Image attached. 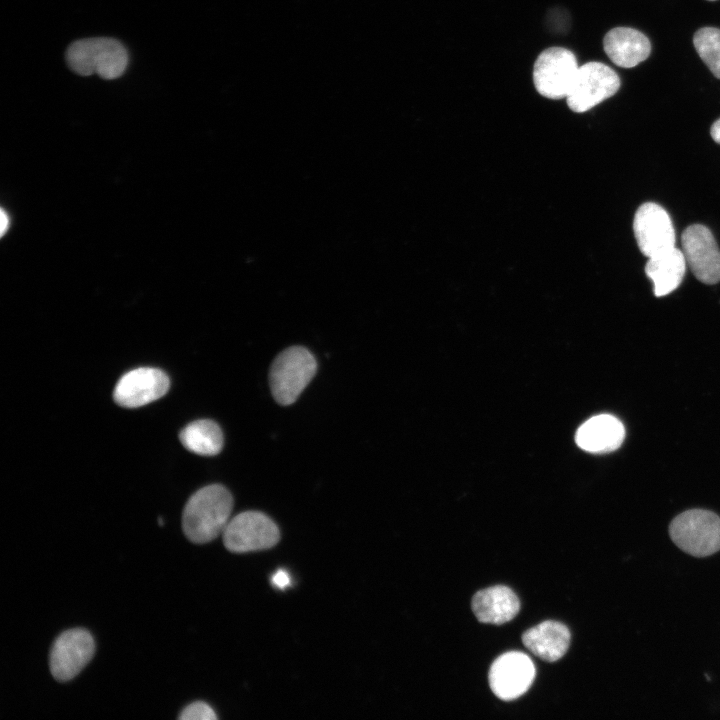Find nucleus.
<instances>
[{"label": "nucleus", "mask_w": 720, "mask_h": 720, "mask_svg": "<svg viewBox=\"0 0 720 720\" xmlns=\"http://www.w3.org/2000/svg\"><path fill=\"white\" fill-rule=\"evenodd\" d=\"M95 653L94 638L82 628L62 632L54 641L49 657L54 679L66 682L77 676Z\"/></svg>", "instance_id": "8"}, {"label": "nucleus", "mask_w": 720, "mask_h": 720, "mask_svg": "<svg viewBox=\"0 0 720 720\" xmlns=\"http://www.w3.org/2000/svg\"><path fill=\"white\" fill-rule=\"evenodd\" d=\"M178 718L180 720H215L217 715L210 705L197 701L186 706Z\"/></svg>", "instance_id": "20"}, {"label": "nucleus", "mask_w": 720, "mask_h": 720, "mask_svg": "<svg viewBox=\"0 0 720 720\" xmlns=\"http://www.w3.org/2000/svg\"><path fill=\"white\" fill-rule=\"evenodd\" d=\"M570 638V631L564 624L549 620L528 629L522 635V642L535 656L554 662L567 652Z\"/></svg>", "instance_id": "16"}, {"label": "nucleus", "mask_w": 720, "mask_h": 720, "mask_svg": "<svg viewBox=\"0 0 720 720\" xmlns=\"http://www.w3.org/2000/svg\"><path fill=\"white\" fill-rule=\"evenodd\" d=\"M535 674L534 664L526 654L511 651L493 662L489 671V684L498 698L510 701L528 691Z\"/></svg>", "instance_id": "11"}, {"label": "nucleus", "mask_w": 720, "mask_h": 720, "mask_svg": "<svg viewBox=\"0 0 720 720\" xmlns=\"http://www.w3.org/2000/svg\"><path fill=\"white\" fill-rule=\"evenodd\" d=\"M222 534L225 547L235 553L268 549L276 545L280 538L274 521L257 511L236 515L229 520Z\"/></svg>", "instance_id": "7"}, {"label": "nucleus", "mask_w": 720, "mask_h": 720, "mask_svg": "<svg viewBox=\"0 0 720 720\" xmlns=\"http://www.w3.org/2000/svg\"><path fill=\"white\" fill-rule=\"evenodd\" d=\"M316 370V360L306 348L292 346L285 349L275 358L269 373L274 399L281 405L294 403Z\"/></svg>", "instance_id": "3"}, {"label": "nucleus", "mask_w": 720, "mask_h": 720, "mask_svg": "<svg viewBox=\"0 0 720 720\" xmlns=\"http://www.w3.org/2000/svg\"><path fill=\"white\" fill-rule=\"evenodd\" d=\"M65 57L76 74L89 76L96 73L105 80L120 77L128 66L126 48L109 37L76 40L68 46Z\"/></svg>", "instance_id": "2"}, {"label": "nucleus", "mask_w": 720, "mask_h": 720, "mask_svg": "<svg viewBox=\"0 0 720 720\" xmlns=\"http://www.w3.org/2000/svg\"><path fill=\"white\" fill-rule=\"evenodd\" d=\"M625 437L622 422L609 414H600L585 421L576 432L577 445L590 453H607L620 447Z\"/></svg>", "instance_id": "13"}, {"label": "nucleus", "mask_w": 720, "mask_h": 720, "mask_svg": "<svg viewBox=\"0 0 720 720\" xmlns=\"http://www.w3.org/2000/svg\"><path fill=\"white\" fill-rule=\"evenodd\" d=\"M233 507L231 493L222 485L212 484L196 491L182 513V529L193 543L212 541L223 533Z\"/></svg>", "instance_id": "1"}, {"label": "nucleus", "mask_w": 720, "mask_h": 720, "mask_svg": "<svg viewBox=\"0 0 720 720\" xmlns=\"http://www.w3.org/2000/svg\"><path fill=\"white\" fill-rule=\"evenodd\" d=\"M695 50L716 78L720 79V29L703 27L693 37Z\"/></svg>", "instance_id": "19"}, {"label": "nucleus", "mask_w": 720, "mask_h": 720, "mask_svg": "<svg viewBox=\"0 0 720 720\" xmlns=\"http://www.w3.org/2000/svg\"><path fill=\"white\" fill-rule=\"evenodd\" d=\"M472 610L478 621L499 625L518 614L520 601L512 589L497 585L478 591L472 598Z\"/></svg>", "instance_id": "15"}, {"label": "nucleus", "mask_w": 720, "mask_h": 720, "mask_svg": "<svg viewBox=\"0 0 720 720\" xmlns=\"http://www.w3.org/2000/svg\"><path fill=\"white\" fill-rule=\"evenodd\" d=\"M575 55L563 47L542 51L535 61L533 82L536 90L549 99L566 98L578 71Z\"/></svg>", "instance_id": "5"}, {"label": "nucleus", "mask_w": 720, "mask_h": 720, "mask_svg": "<svg viewBox=\"0 0 720 720\" xmlns=\"http://www.w3.org/2000/svg\"><path fill=\"white\" fill-rule=\"evenodd\" d=\"M158 524H159L160 526H163V525H164V521H163V518H162V517H158Z\"/></svg>", "instance_id": "24"}, {"label": "nucleus", "mask_w": 720, "mask_h": 720, "mask_svg": "<svg viewBox=\"0 0 720 720\" xmlns=\"http://www.w3.org/2000/svg\"><path fill=\"white\" fill-rule=\"evenodd\" d=\"M669 534L684 552L709 556L720 550V517L708 510H687L672 520Z\"/></svg>", "instance_id": "4"}, {"label": "nucleus", "mask_w": 720, "mask_h": 720, "mask_svg": "<svg viewBox=\"0 0 720 720\" xmlns=\"http://www.w3.org/2000/svg\"><path fill=\"white\" fill-rule=\"evenodd\" d=\"M183 446L196 454L213 456L223 447V433L217 423L202 419L188 424L179 435Z\"/></svg>", "instance_id": "18"}, {"label": "nucleus", "mask_w": 720, "mask_h": 720, "mask_svg": "<svg viewBox=\"0 0 720 720\" xmlns=\"http://www.w3.org/2000/svg\"><path fill=\"white\" fill-rule=\"evenodd\" d=\"M708 1H716V0H708Z\"/></svg>", "instance_id": "25"}, {"label": "nucleus", "mask_w": 720, "mask_h": 720, "mask_svg": "<svg viewBox=\"0 0 720 720\" xmlns=\"http://www.w3.org/2000/svg\"><path fill=\"white\" fill-rule=\"evenodd\" d=\"M271 581L274 586L283 589L290 584V576L287 571L279 569L273 574Z\"/></svg>", "instance_id": "21"}, {"label": "nucleus", "mask_w": 720, "mask_h": 720, "mask_svg": "<svg viewBox=\"0 0 720 720\" xmlns=\"http://www.w3.org/2000/svg\"><path fill=\"white\" fill-rule=\"evenodd\" d=\"M0 222H1V235H4L5 232H7L8 227H9V217H8V215L4 212L3 209H2V211H1Z\"/></svg>", "instance_id": "23"}, {"label": "nucleus", "mask_w": 720, "mask_h": 720, "mask_svg": "<svg viewBox=\"0 0 720 720\" xmlns=\"http://www.w3.org/2000/svg\"><path fill=\"white\" fill-rule=\"evenodd\" d=\"M620 87L616 72L601 62H588L578 68L566 97L568 107L583 113L613 96Z\"/></svg>", "instance_id": "6"}, {"label": "nucleus", "mask_w": 720, "mask_h": 720, "mask_svg": "<svg viewBox=\"0 0 720 720\" xmlns=\"http://www.w3.org/2000/svg\"><path fill=\"white\" fill-rule=\"evenodd\" d=\"M682 252L694 276L704 284L720 281V251L712 232L704 225L688 226L681 235Z\"/></svg>", "instance_id": "10"}, {"label": "nucleus", "mask_w": 720, "mask_h": 720, "mask_svg": "<svg viewBox=\"0 0 720 720\" xmlns=\"http://www.w3.org/2000/svg\"><path fill=\"white\" fill-rule=\"evenodd\" d=\"M710 133L713 140L720 144V118L712 124Z\"/></svg>", "instance_id": "22"}, {"label": "nucleus", "mask_w": 720, "mask_h": 720, "mask_svg": "<svg viewBox=\"0 0 720 720\" xmlns=\"http://www.w3.org/2000/svg\"><path fill=\"white\" fill-rule=\"evenodd\" d=\"M686 265L683 252L675 247L648 258L645 273L654 284L655 296H665L674 291L682 282Z\"/></svg>", "instance_id": "17"}, {"label": "nucleus", "mask_w": 720, "mask_h": 720, "mask_svg": "<svg viewBox=\"0 0 720 720\" xmlns=\"http://www.w3.org/2000/svg\"><path fill=\"white\" fill-rule=\"evenodd\" d=\"M604 51L617 66L631 68L646 60L651 52L649 39L629 27L611 29L603 39Z\"/></svg>", "instance_id": "14"}, {"label": "nucleus", "mask_w": 720, "mask_h": 720, "mask_svg": "<svg viewBox=\"0 0 720 720\" xmlns=\"http://www.w3.org/2000/svg\"><path fill=\"white\" fill-rule=\"evenodd\" d=\"M169 386L170 381L165 372L141 367L127 372L119 379L113 397L122 407L137 408L161 398Z\"/></svg>", "instance_id": "12"}, {"label": "nucleus", "mask_w": 720, "mask_h": 720, "mask_svg": "<svg viewBox=\"0 0 720 720\" xmlns=\"http://www.w3.org/2000/svg\"><path fill=\"white\" fill-rule=\"evenodd\" d=\"M633 230L637 245L648 258L675 247V231L667 211L660 205L647 202L636 211Z\"/></svg>", "instance_id": "9"}]
</instances>
